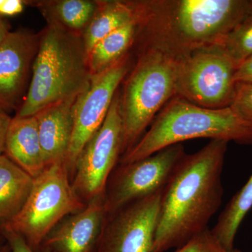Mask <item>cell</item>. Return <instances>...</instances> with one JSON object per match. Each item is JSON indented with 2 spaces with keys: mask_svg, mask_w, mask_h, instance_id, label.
<instances>
[{
  "mask_svg": "<svg viewBox=\"0 0 252 252\" xmlns=\"http://www.w3.org/2000/svg\"><path fill=\"white\" fill-rule=\"evenodd\" d=\"M139 47L176 59L217 45L252 11V0H134Z\"/></svg>",
  "mask_w": 252,
  "mask_h": 252,
  "instance_id": "6da1fadb",
  "label": "cell"
},
{
  "mask_svg": "<svg viewBox=\"0 0 252 252\" xmlns=\"http://www.w3.org/2000/svg\"><path fill=\"white\" fill-rule=\"evenodd\" d=\"M227 146L211 140L181 160L162 192L153 252L177 249L208 229L222 203Z\"/></svg>",
  "mask_w": 252,
  "mask_h": 252,
  "instance_id": "7a4b0ae2",
  "label": "cell"
},
{
  "mask_svg": "<svg viewBox=\"0 0 252 252\" xmlns=\"http://www.w3.org/2000/svg\"><path fill=\"white\" fill-rule=\"evenodd\" d=\"M39 34L31 81L16 117L35 116L49 106L77 97L91 85L82 34L54 23H47Z\"/></svg>",
  "mask_w": 252,
  "mask_h": 252,
  "instance_id": "3957f363",
  "label": "cell"
},
{
  "mask_svg": "<svg viewBox=\"0 0 252 252\" xmlns=\"http://www.w3.org/2000/svg\"><path fill=\"white\" fill-rule=\"evenodd\" d=\"M198 138L252 145V126L232 107L208 109L175 96L160 110L149 130L119 164L137 161L162 149Z\"/></svg>",
  "mask_w": 252,
  "mask_h": 252,
  "instance_id": "277c9868",
  "label": "cell"
},
{
  "mask_svg": "<svg viewBox=\"0 0 252 252\" xmlns=\"http://www.w3.org/2000/svg\"><path fill=\"white\" fill-rule=\"evenodd\" d=\"M177 59L152 48H139L138 57L124 79L120 94L122 156L140 140L158 113L177 96Z\"/></svg>",
  "mask_w": 252,
  "mask_h": 252,
  "instance_id": "5b68a950",
  "label": "cell"
},
{
  "mask_svg": "<svg viewBox=\"0 0 252 252\" xmlns=\"http://www.w3.org/2000/svg\"><path fill=\"white\" fill-rule=\"evenodd\" d=\"M86 205L73 189L64 164H54L34 179L22 210L2 227L14 230L32 250L39 252L50 232L63 219L81 211Z\"/></svg>",
  "mask_w": 252,
  "mask_h": 252,
  "instance_id": "8992f818",
  "label": "cell"
},
{
  "mask_svg": "<svg viewBox=\"0 0 252 252\" xmlns=\"http://www.w3.org/2000/svg\"><path fill=\"white\" fill-rule=\"evenodd\" d=\"M177 60V97L205 108L231 105L238 67L220 46L196 50Z\"/></svg>",
  "mask_w": 252,
  "mask_h": 252,
  "instance_id": "52a82bcc",
  "label": "cell"
},
{
  "mask_svg": "<svg viewBox=\"0 0 252 252\" xmlns=\"http://www.w3.org/2000/svg\"><path fill=\"white\" fill-rule=\"evenodd\" d=\"M122 149L120 94L117 91L103 124L84 146L76 163L71 183L84 203L104 195L109 177L122 157Z\"/></svg>",
  "mask_w": 252,
  "mask_h": 252,
  "instance_id": "ba28073f",
  "label": "cell"
},
{
  "mask_svg": "<svg viewBox=\"0 0 252 252\" xmlns=\"http://www.w3.org/2000/svg\"><path fill=\"white\" fill-rule=\"evenodd\" d=\"M185 155L183 144H177L137 161L118 164L104 191L106 214L163 190Z\"/></svg>",
  "mask_w": 252,
  "mask_h": 252,
  "instance_id": "9c48e42d",
  "label": "cell"
},
{
  "mask_svg": "<svg viewBox=\"0 0 252 252\" xmlns=\"http://www.w3.org/2000/svg\"><path fill=\"white\" fill-rule=\"evenodd\" d=\"M130 54L108 70L91 78L89 89L78 96L74 105V130L64 162L70 180L84 146L103 124L118 88L130 72Z\"/></svg>",
  "mask_w": 252,
  "mask_h": 252,
  "instance_id": "30bf717a",
  "label": "cell"
},
{
  "mask_svg": "<svg viewBox=\"0 0 252 252\" xmlns=\"http://www.w3.org/2000/svg\"><path fill=\"white\" fill-rule=\"evenodd\" d=\"M162 192L106 214L95 252H153Z\"/></svg>",
  "mask_w": 252,
  "mask_h": 252,
  "instance_id": "8fae6325",
  "label": "cell"
},
{
  "mask_svg": "<svg viewBox=\"0 0 252 252\" xmlns=\"http://www.w3.org/2000/svg\"><path fill=\"white\" fill-rule=\"evenodd\" d=\"M40 34L10 32L0 45V107L9 113L19 105L39 49Z\"/></svg>",
  "mask_w": 252,
  "mask_h": 252,
  "instance_id": "7c38bea8",
  "label": "cell"
},
{
  "mask_svg": "<svg viewBox=\"0 0 252 252\" xmlns=\"http://www.w3.org/2000/svg\"><path fill=\"white\" fill-rule=\"evenodd\" d=\"M105 217L104 195H101L81 211L63 219L46 236L41 248L57 252H95Z\"/></svg>",
  "mask_w": 252,
  "mask_h": 252,
  "instance_id": "4fadbf2b",
  "label": "cell"
},
{
  "mask_svg": "<svg viewBox=\"0 0 252 252\" xmlns=\"http://www.w3.org/2000/svg\"><path fill=\"white\" fill-rule=\"evenodd\" d=\"M76 99L53 104L35 115L46 167L64 164L72 141Z\"/></svg>",
  "mask_w": 252,
  "mask_h": 252,
  "instance_id": "5bb4252c",
  "label": "cell"
},
{
  "mask_svg": "<svg viewBox=\"0 0 252 252\" xmlns=\"http://www.w3.org/2000/svg\"><path fill=\"white\" fill-rule=\"evenodd\" d=\"M4 155L35 179L45 170L35 116L12 118L6 141Z\"/></svg>",
  "mask_w": 252,
  "mask_h": 252,
  "instance_id": "9a60e30c",
  "label": "cell"
},
{
  "mask_svg": "<svg viewBox=\"0 0 252 252\" xmlns=\"http://www.w3.org/2000/svg\"><path fill=\"white\" fill-rule=\"evenodd\" d=\"M34 182V178L6 155H0V228L22 210Z\"/></svg>",
  "mask_w": 252,
  "mask_h": 252,
  "instance_id": "2e32d148",
  "label": "cell"
},
{
  "mask_svg": "<svg viewBox=\"0 0 252 252\" xmlns=\"http://www.w3.org/2000/svg\"><path fill=\"white\" fill-rule=\"evenodd\" d=\"M136 34L137 24L134 19L97 41L88 54L91 78L108 70L130 54Z\"/></svg>",
  "mask_w": 252,
  "mask_h": 252,
  "instance_id": "e0dca14e",
  "label": "cell"
},
{
  "mask_svg": "<svg viewBox=\"0 0 252 252\" xmlns=\"http://www.w3.org/2000/svg\"><path fill=\"white\" fill-rule=\"evenodd\" d=\"M46 18L72 32L82 34L94 17L98 1L92 0H50L32 1Z\"/></svg>",
  "mask_w": 252,
  "mask_h": 252,
  "instance_id": "ac0fdd59",
  "label": "cell"
},
{
  "mask_svg": "<svg viewBox=\"0 0 252 252\" xmlns=\"http://www.w3.org/2000/svg\"><path fill=\"white\" fill-rule=\"evenodd\" d=\"M133 20L130 1H98V8L82 34L87 54L97 41Z\"/></svg>",
  "mask_w": 252,
  "mask_h": 252,
  "instance_id": "d6986e66",
  "label": "cell"
},
{
  "mask_svg": "<svg viewBox=\"0 0 252 252\" xmlns=\"http://www.w3.org/2000/svg\"><path fill=\"white\" fill-rule=\"evenodd\" d=\"M252 208V175L220 214L212 234L225 248H234L235 237L244 219Z\"/></svg>",
  "mask_w": 252,
  "mask_h": 252,
  "instance_id": "ffe728a7",
  "label": "cell"
},
{
  "mask_svg": "<svg viewBox=\"0 0 252 252\" xmlns=\"http://www.w3.org/2000/svg\"><path fill=\"white\" fill-rule=\"evenodd\" d=\"M217 45L237 67L252 56V9Z\"/></svg>",
  "mask_w": 252,
  "mask_h": 252,
  "instance_id": "44dd1931",
  "label": "cell"
},
{
  "mask_svg": "<svg viewBox=\"0 0 252 252\" xmlns=\"http://www.w3.org/2000/svg\"><path fill=\"white\" fill-rule=\"evenodd\" d=\"M175 252H243L234 249L229 250L219 241L211 230L207 229L193 237L182 246L176 249Z\"/></svg>",
  "mask_w": 252,
  "mask_h": 252,
  "instance_id": "7402d4cb",
  "label": "cell"
},
{
  "mask_svg": "<svg viewBox=\"0 0 252 252\" xmlns=\"http://www.w3.org/2000/svg\"><path fill=\"white\" fill-rule=\"evenodd\" d=\"M230 107L252 126V84H237L234 99Z\"/></svg>",
  "mask_w": 252,
  "mask_h": 252,
  "instance_id": "603a6c76",
  "label": "cell"
},
{
  "mask_svg": "<svg viewBox=\"0 0 252 252\" xmlns=\"http://www.w3.org/2000/svg\"><path fill=\"white\" fill-rule=\"evenodd\" d=\"M0 232L6 240V243L9 245L11 252H57L46 247H42L39 252L34 251L28 246L24 239L14 230L2 227L0 228Z\"/></svg>",
  "mask_w": 252,
  "mask_h": 252,
  "instance_id": "cb8c5ba5",
  "label": "cell"
},
{
  "mask_svg": "<svg viewBox=\"0 0 252 252\" xmlns=\"http://www.w3.org/2000/svg\"><path fill=\"white\" fill-rule=\"evenodd\" d=\"M234 79L236 84H252V56L238 66Z\"/></svg>",
  "mask_w": 252,
  "mask_h": 252,
  "instance_id": "d4e9b609",
  "label": "cell"
},
{
  "mask_svg": "<svg viewBox=\"0 0 252 252\" xmlns=\"http://www.w3.org/2000/svg\"><path fill=\"white\" fill-rule=\"evenodd\" d=\"M26 2L22 0H0V16H12L21 14Z\"/></svg>",
  "mask_w": 252,
  "mask_h": 252,
  "instance_id": "484cf974",
  "label": "cell"
},
{
  "mask_svg": "<svg viewBox=\"0 0 252 252\" xmlns=\"http://www.w3.org/2000/svg\"><path fill=\"white\" fill-rule=\"evenodd\" d=\"M12 118L0 107V155L4 154L5 141Z\"/></svg>",
  "mask_w": 252,
  "mask_h": 252,
  "instance_id": "4316f807",
  "label": "cell"
},
{
  "mask_svg": "<svg viewBox=\"0 0 252 252\" xmlns=\"http://www.w3.org/2000/svg\"><path fill=\"white\" fill-rule=\"evenodd\" d=\"M9 28L6 23L4 24H0V45L2 44L3 41L6 39L7 36L9 35Z\"/></svg>",
  "mask_w": 252,
  "mask_h": 252,
  "instance_id": "83f0119b",
  "label": "cell"
},
{
  "mask_svg": "<svg viewBox=\"0 0 252 252\" xmlns=\"http://www.w3.org/2000/svg\"><path fill=\"white\" fill-rule=\"evenodd\" d=\"M0 252H11V248L7 243L5 244L2 247L0 248Z\"/></svg>",
  "mask_w": 252,
  "mask_h": 252,
  "instance_id": "f1b7e54d",
  "label": "cell"
},
{
  "mask_svg": "<svg viewBox=\"0 0 252 252\" xmlns=\"http://www.w3.org/2000/svg\"><path fill=\"white\" fill-rule=\"evenodd\" d=\"M6 243V240H5L4 237H3L2 234H1V232H0V248L2 247L3 245H5Z\"/></svg>",
  "mask_w": 252,
  "mask_h": 252,
  "instance_id": "f546056e",
  "label": "cell"
},
{
  "mask_svg": "<svg viewBox=\"0 0 252 252\" xmlns=\"http://www.w3.org/2000/svg\"><path fill=\"white\" fill-rule=\"evenodd\" d=\"M4 23H5L4 21H3L2 18L0 16V24H4Z\"/></svg>",
  "mask_w": 252,
  "mask_h": 252,
  "instance_id": "4dcf8cb0",
  "label": "cell"
}]
</instances>
